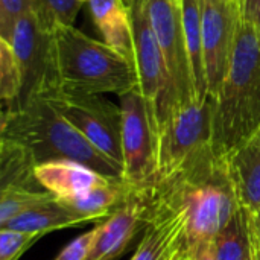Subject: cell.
<instances>
[{
  "label": "cell",
  "mask_w": 260,
  "mask_h": 260,
  "mask_svg": "<svg viewBox=\"0 0 260 260\" xmlns=\"http://www.w3.org/2000/svg\"><path fill=\"white\" fill-rule=\"evenodd\" d=\"M238 2H239V0H238Z\"/></svg>",
  "instance_id": "8d00e7d4"
},
{
  "label": "cell",
  "mask_w": 260,
  "mask_h": 260,
  "mask_svg": "<svg viewBox=\"0 0 260 260\" xmlns=\"http://www.w3.org/2000/svg\"><path fill=\"white\" fill-rule=\"evenodd\" d=\"M41 236L11 229H0V260H18V257Z\"/></svg>",
  "instance_id": "484cf974"
},
{
  "label": "cell",
  "mask_w": 260,
  "mask_h": 260,
  "mask_svg": "<svg viewBox=\"0 0 260 260\" xmlns=\"http://www.w3.org/2000/svg\"><path fill=\"white\" fill-rule=\"evenodd\" d=\"M134 186L123 180H116L108 184L94 187L82 195L58 200L61 206L70 210L73 215L87 222H98L108 218L120 204H123L128 197L134 192Z\"/></svg>",
  "instance_id": "2e32d148"
},
{
  "label": "cell",
  "mask_w": 260,
  "mask_h": 260,
  "mask_svg": "<svg viewBox=\"0 0 260 260\" xmlns=\"http://www.w3.org/2000/svg\"><path fill=\"white\" fill-rule=\"evenodd\" d=\"M239 5H241L242 20H245V21L253 24L260 9V0H241Z\"/></svg>",
  "instance_id": "f546056e"
},
{
  "label": "cell",
  "mask_w": 260,
  "mask_h": 260,
  "mask_svg": "<svg viewBox=\"0 0 260 260\" xmlns=\"http://www.w3.org/2000/svg\"><path fill=\"white\" fill-rule=\"evenodd\" d=\"M239 2H241V0H239Z\"/></svg>",
  "instance_id": "d590c367"
},
{
  "label": "cell",
  "mask_w": 260,
  "mask_h": 260,
  "mask_svg": "<svg viewBox=\"0 0 260 260\" xmlns=\"http://www.w3.org/2000/svg\"><path fill=\"white\" fill-rule=\"evenodd\" d=\"M224 161L239 206L250 213L260 212V129Z\"/></svg>",
  "instance_id": "9a60e30c"
},
{
  "label": "cell",
  "mask_w": 260,
  "mask_h": 260,
  "mask_svg": "<svg viewBox=\"0 0 260 260\" xmlns=\"http://www.w3.org/2000/svg\"><path fill=\"white\" fill-rule=\"evenodd\" d=\"M126 5L133 27L139 88L155 105L168 84L165 56L148 15L146 0H126Z\"/></svg>",
  "instance_id": "8fae6325"
},
{
  "label": "cell",
  "mask_w": 260,
  "mask_h": 260,
  "mask_svg": "<svg viewBox=\"0 0 260 260\" xmlns=\"http://www.w3.org/2000/svg\"><path fill=\"white\" fill-rule=\"evenodd\" d=\"M177 260H216L213 241L186 244Z\"/></svg>",
  "instance_id": "f1b7e54d"
},
{
  "label": "cell",
  "mask_w": 260,
  "mask_h": 260,
  "mask_svg": "<svg viewBox=\"0 0 260 260\" xmlns=\"http://www.w3.org/2000/svg\"><path fill=\"white\" fill-rule=\"evenodd\" d=\"M253 260H260V256L257 254V251L254 248H253Z\"/></svg>",
  "instance_id": "d6a6232c"
},
{
  "label": "cell",
  "mask_w": 260,
  "mask_h": 260,
  "mask_svg": "<svg viewBox=\"0 0 260 260\" xmlns=\"http://www.w3.org/2000/svg\"><path fill=\"white\" fill-rule=\"evenodd\" d=\"M203 50L209 94L216 98L232 64L242 20L238 0H201Z\"/></svg>",
  "instance_id": "9c48e42d"
},
{
  "label": "cell",
  "mask_w": 260,
  "mask_h": 260,
  "mask_svg": "<svg viewBox=\"0 0 260 260\" xmlns=\"http://www.w3.org/2000/svg\"><path fill=\"white\" fill-rule=\"evenodd\" d=\"M215 104L216 98L210 94L195 99L157 126V171L149 186L171 177L200 152L212 148Z\"/></svg>",
  "instance_id": "8992f818"
},
{
  "label": "cell",
  "mask_w": 260,
  "mask_h": 260,
  "mask_svg": "<svg viewBox=\"0 0 260 260\" xmlns=\"http://www.w3.org/2000/svg\"><path fill=\"white\" fill-rule=\"evenodd\" d=\"M56 200L44 189H6L0 190V227L12 218L37 206Z\"/></svg>",
  "instance_id": "44dd1931"
},
{
  "label": "cell",
  "mask_w": 260,
  "mask_h": 260,
  "mask_svg": "<svg viewBox=\"0 0 260 260\" xmlns=\"http://www.w3.org/2000/svg\"><path fill=\"white\" fill-rule=\"evenodd\" d=\"M260 129V38L256 27L241 20L230 69L216 96L212 149L219 160Z\"/></svg>",
  "instance_id": "7a4b0ae2"
},
{
  "label": "cell",
  "mask_w": 260,
  "mask_h": 260,
  "mask_svg": "<svg viewBox=\"0 0 260 260\" xmlns=\"http://www.w3.org/2000/svg\"><path fill=\"white\" fill-rule=\"evenodd\" d=\"M81 224L85 222L76 215H73L70 210H67L64 206H61L58 200H53L46 204L37 206L27 212H23L21 215L8 221L0 229H11L44 236L46 233L69 227H78Z\"/></svg>",
  "instance_id": "ac0fdd59"
},
{
  "label": "cell",
  "mask_w": 260,
  "mask_h": 260,
  "mask_svg": "<svg viewBox=\"0 0 260 260\" xmlns=\"http://www.w3.org/2000/svg\"><path fill=\"white\" fill-rule=\"evenodd\" d=\"M82 0H34V15L40 26L53 32L61 26H73Z\"/></svg>",
  "instance_id": "7402d4cb"
},
{
  "label": "cell",
  "mask_w": 260,
  "mask_h": 260,
  "mask_svg": "<svg viewBox=\"0 0 260 260\" xmlns=\"http://www.w3.org/2000/svg\"><path fill=\"white\" fill-rule=\"evenodd\" d=\"M216 260H253L250 215L239 207L229 224L213 239Z\"/></svg>",
  "instance_id": "ffe728a7"
},
{
  "label": "cell",
  "mask_w": 260,
  "mask_h": 260,
  "mask_svg": "<svg viewBox=\"0 0 260 260\" xmlns=\"http://www.w3.org/2000/svg\"><path fill=\"white\" fill-rule=\"evenodd\" d=\"M256 218H257V221H259V224H260V212H257V213H253Z\"/></svg>",
  "instance_id": "836d02e7"
},
{
  "label": "cell",
  "mask_w": 260,
  "mask_h": 260,
  "mask_svg": "<svg viewBox=\"0 0 260 260\" xmlns=\"http://www.w3.org/2000/svg\"><path fill=\"white\" fill-rule=\"evenodd\" d=\"M104 35V40L108 46L123 55L128 61L136 66V52H134V40H133V27L128 5L125 9L113 15L104 24L98 27Z\"/></svg>",
  "instance_id": "cb8c5ba5"
},
{
  "label": "cell",
  "mask_w": 260,
  "mask_h": 260,
  "mask_svg": "<svg viewBox=\"0 0 260 260\" xmlns=\"http://www.w3.org/2000/svg\"><path fill=\"white\" fill-rule=\"evenodd\" d=\"M38 163L21 143L2 137L0 143V190L43 189L35 177ZM46 190V189H44Z\"/></svg>",
  "instance_id": "e0dca14e"
},
{
  "label": "cell",
  "mask_w": 260,
  "mask_h": 260,
  "mask_svg": "<svg viewBox=\"0 0 260 260\" xmlns=\"http://www.w3.org/2000/svg\"><path fill=\"white\" fill-rule=\"evenodd\" d=\"M98 232H99V225L78 236L75 241H72L67 247L61 250V253L55 257V260H88Z\"/></svg>",
  "instance_id": "4316f807"
},
{
  "label": "cell",
  "mask_w": 260,
  "mask_h": 260,
  "mask_svg": "<svg viewBox=\"0 0 260 260\" xmlns=\"http://www.w3.org/2000/svg\"><path fill=\"white\" fill-rule=\"evenodd\" d=\"M82 2H87V0H82Z\"/></svg>",
  "instance_id": "e575fe53"
},
{
  "label": "cell",
  "mask_w": 260,
  "mask_h": 260,
  "mask_svg": "<svg viewBox=\"0 0 260 260\" xmlns=\"http://www.w3.org/2000/svg\"><path fill=\"white\" fill-rule=\"evenodd\" d=\"M87 2L90 6L93 21L98 27L126 8V2L123 0H87Z\"/></svg>",
  "instance_id": "83f0119b"
},
{
  "label": "cell",
  "mask_w": 260,
  "mask_h": 260,
  "mask_svg": "<svg viewBox=\"0 0 260 260\" xmlns=\"http://www.w3.org/2000/svg\"><path fill=\"white\" fill-rule=\"evenodd\" d=\"M146 200L148 218L143 238L129 260H177L186 245L184 213L148 195Z\"/></svg>",
  "instance_id": "7c38bea8"
},
{
  "label": "cell",
  "mask_w": 260,
  "mask_h": 260,
  "mask_svg": "<svg viewBox=\"0 0 260 260\" xmlns=\"http://www.w3.org/2000/svg\"><path fill=\"white\" fill-rule=\"evenodd\" d=\"M2 137L26 146L38 165L52 160H75L108 178L123 180L122 166L98 151L67 119L38 96L18 108H3Z\"/></svg>",
  "instance_id": "3957f363"
},
{
  "label": "cell",
  "mask_w": 260,
  "mask_h": 260,
  "mask_svg": "<svg viewBox=\"0 0 260 260\" xmlns=\"http://www.w3.org/2000/svg\"><path fill=\"white\" fill-rule=\"evenodd\" d=\"M181 17L186 37L187 53L193 73V82L197 90V99H206L209 96L204 50H203V17H201V0H180Z\"/></svg>",
  "instance_id": "d6986e66"
},
{
  "label": "cell",
  "mask_w": 260,
  "mask_h": 260,
  "mask_svg": "<svg viewBox=\"0 0 260 260\" xmlns=\"http://www.w3.org/2000/svg\"><path fill=\"white\" fill-rule=\"evenodd\" d=\"M34 12V0H0V38L11 43L17 21Z\"/></svg>",
  "instance_id": "d4e9b609"
},
{
  "label": "cell",
  "mask_w": 260,
  "mask_h": 260,
  "mask_svg": "<svg viewBox=\"0 0 260 260\" xmlns=\"http://www.w3.org/2000/svg\"><path fill=\"white\" fill-rule=\"evenodd\" d=\"M23 87V75L18 58L12 46L0 38V98L3 107H11L17 102Z\"/></svg>",
  "instance_id": "603a6c76"
},
{
  "label": "cell",
  "mask_w": 260,
  "mask_h": 260,
  "mask_svg": "<svg viewBox=\"0 0 260 260\" xmlns=\"http://www.w3.org/2000/svg\"><path fill=\"white\" fill-rule=\"evenodd\" d=\"M148 200L143 189L136 187L128 200L108 218L99 222V232L88 260H116L131 244L137 232L145 227Z\"/></svg>",
  "instance_id": "4fadbf2b"
},
{
  "label": "cell",
  "mask_w": 260,
  "mask_h": 260,
  "mask_svg": "<svg viewBox=\"0 0 260 260\" xmlns=\"http://www.w3.org/2000/svg\"><path fill=\"white\" fill-rule=\"evenodd\" d=\"M250 233H251V244H253V248L257 251V254L260 256V224L257 221V218L250 213Z\"/></svg>",
  "instance_id": "4dcf8cb0"
},
{
  "label": "cell",
  "mask_w": 260,
  "mask_h": 260,
  "mask_svg": "<svg viewBox=\"0 0 260 260\" xmlns=\"http://www.w3.org/2000/svg\"><path fill=\"white\" fill-rule=\"evenodd\" d=\"M9 44L21 67L23 87L17 102L11 107H3L6 110L18 108L30 98L58 85L53 67L52 32H47L40 26L34 12L23 15L17 21Z\"/></svg>",
  "instance_id": "30bf717a"
},
{
  "label": "cell",
  "mask_w": 260,
  "mask_h": 260,
  "mask_svg": "<svg viewBox=\"0 0 260 260\" xmlns=\"http://www.w3.org/2000/svg\"><path fill=\"white\" fill-rule=\"evenodd\" d=\"M35 177L41 187L50 192L56 200L73 198L94 187L116 181L75 160H52L40 163L35 169Z\"/></svg>",
  "instance_id": "5bb4252c"
},
{
  "label": "cell",
  "mask_w": 260,
  "mask_h": 260,
  "mask_svg": "<svg viewBox=\"0 0 260 260\" xmlns=\"http://www.w3.org/2000/svg\"><path fill=\"white\" fill-rule=\"evenodd\" d=\"M122 110L123 180L139 189L148 187L157 171V120L152 102L139 87L119 94Z\"/></svg>",
  "instance_id": "ba28073f"
},
{
  "label": "cell",
  "mask_w": 260,
  "mask_h": 260,
  "mask_svg": "<svg viewBox=\"0 0 260 260\" xmlns=\"http://www.w3.org/2000/svg\"><path fill=\"white\" fill-rule=\"evenodd\" d=\"M145 193L186 216V244L213 241L239 210L227 165L212 148L204 149Z\"/></svg>",
  "instance_id": "6da1fadb"
},
{
  "label": "cell",
  "mask_w": 260,
  "mask_h": 260,
  "mask_svg": "<svg viewBox=\"0 0 260 260\" xmlns=\"http://www.w3.org/2000/svg\"><path fill=\"white\" fill-rule=\"evenodd\" d=\"M56 84L62 90L101 94L126 93L139 87L136 66L105 41H96L73 26L52 32Z\"/></svg>",
  "instance_id": "277c9868"
},
{
  "label": "cell",
  "mask_w": 260,
  "mask_h": 260,
  "mask_svg": "<svg viewBox=\"0 0 260 260\" xmlns=\"http://www.w3.org/2000/svg\"><path fill=\"white\" fill-rule=\"evenodd\" d=\"M148 15L158 38L168 84L154 105L157 126L174 111L197 99L193 73L186 46L181 2L180 0H146Z\"/></svg>",
  "instance_id": "5b68a950"
},
{
  "label": "cell",
  "mask_w": 260,
  "mask_h": 260,
  "mask_svg": "<svg viewBox=\"0 0 260 260\" xmlns=\"http://www.w3.org/2000/svg\"><path fill=\"white\" fill-rule=\"evenodd\" d=\"M253 26L256 27V30H257V34H259V38H260V9H259V12H257V17H256L254 23H253Z\"/></svg>",
  "instance_id": "1f68e13d"
},
{
  "label": "cell",
  "mask_w": 260,
  "mask_h": 260,
  "mask_svg": "<svg viewBox=\"0 0 260 260\" xmlns=\"http://www.w3.org/2000/svg\"><path fill=\"white\" fill-rule=\"evenodd\" d=\"M37 96L52 105L98 151L123 169L120 107L101 94L67 91L58 85Z\"/></svg>",
  "instance_id": "52a82bcc"
}]
</instances>
